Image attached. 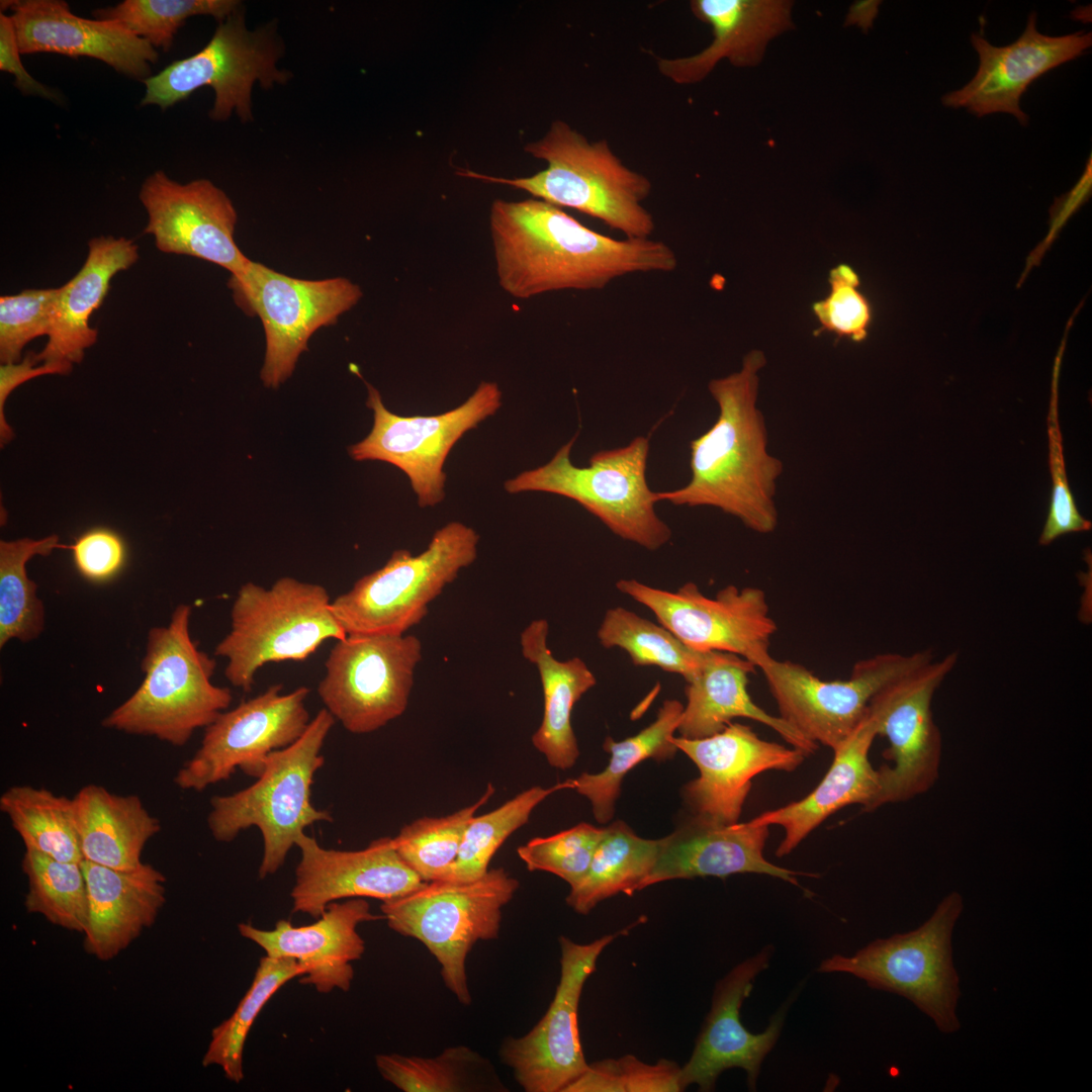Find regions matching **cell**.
Listing matches in <instances>:
<instances>
[{"label":"cell","mask_w":1092,"mask_h":1092,"mask_svg":"<svg viewBox=\"0 0 1092 1092\" xmlns=\"http://www.w3.org/2000/svg\"><path fill=\"white\" fill-rule=\"evenodd\" d=\"M680 1069L675 1062L660 1059L647 1064L633 1055L588 1064L586 1071L564 1092H678L682 1091Z\"/></svg>","instance_id":"bcb514c9"},{"label":"cell","mask_w":1092,"mask_h":1092,"mask_svg":"<svg viewBox=\"0 0 1092 1092\" xmlns=\"http://www.w3.org/2000/svg\"><path fill=\"white\" fill-rule=\"evenodd\" d=\"M191 614L190 605L180 604L167 626L149 630L144 679L102 720L103 727L180 747L229 709L233 694L212 682L216 661L191 637Z\"/></svg>","instance_id":"277c9868"},{"label":"cell","mask_w":1092,"mask_h":1092,"mask_svg":"<svg viewBox=\"0 0 1092 1092\" xmlns=\"http://www.w3.org/2000/svg\"><path fill=\"white\" fill-rule=\"evenodd\" d=\"M548 632L547 620H533L522 631L520 643L523 656L537 667L544 697L543 718L532 743L551 766L564 770L579 755L572 710L597 678L579 657L556 659L547 644Z\"/></svg>","instance_id":"d6a6232c"},{"label":"cell","mask_w":1092,"mask_h":1092,"mask_svg":"<svg viewBox=\"0 0 1092 1092\" xmlns=\"http://www.w3.org/2000/svg\"><path fill=\"white\" fill-rule=\"evenodd\" d=\"M622 594L648 608L659 624L690 648L726 652L760 668L772 656L770 640L778 630L763 589L733 584L707 597L692 581L673 592L636 579H620Z\"/></svg>","instance_id":"2e32d148"},{"label":"cell","mask_w":1092,"mask_h":1092,"mask_svg":"<svg viewBox=\"0 0 1092 1092\" xmlns=\"http://www.w3.org/2000/svg\"><path fill=\"white\" fill-rule=\"evenodd\" d=\"M479 535L451 522L437 530L419 555L394 550L377 570L332 601L346 635H403L428 615L429 605L477 556Z\"/></svg>","instance_id":"30bf717a"},{"label":"cell","mask_w":1092,"mask_h":1092,"mask_svg":"<svg viewBox=\"0 0 1092 1092\" xmlns=\"http://www.w3.org/2000/svg\"><path fill=\"white\" fill-rule=\"evenodd\" d=\"M0 811L9 819L25 849L61 861L83 860L72 798L44 788L12 786L0 796Z\"/></svg>","instance_id":"74e56055"},{"label":"cell","mask_w":1092,"mask_h":1092,"mask_svg":"<svg viewBox=\"0 0 1092 1092\" xmlns=\"http://www.w3.org/2000/svg\"><path fill=\"white\" fill-rule=\"evenodd\" d=\"M236 0H124L93 12L97 19L113 20L148 41L168 52L178 29L195 15H210L223 21L239 10Z\"/></svg>","instance_id":"f6af8a7d"},{"label":"cell","mask_w":1092,"mask_h":1092,"mask_svg":"<svg viewBox=\"0 0 1092 1092\" xmlns=\"http://www.w3.org/2000/svg\"><path fill=\"white\" fill-rule=\"evenodd\" d=\"M331 604L323 585L290 576L270 587L244 583L232 605L231 629L214 649L226 659L228 680L250 692L263 665L305 660L327 640L344 638Z\"/></svg>","instance_id":"8992f818"},{"label":"cell","mask_w":1092,"mask_h":1092,"mask_svg":"<svg viewBox=\"0 0 1092 1092\" xmlns=\"http://www.w3.org/2000/svg\"><path fill=\"white\" fill-rule=\"evenodd\" d=\"M89 920L84 949L109 961L150 928L166 903V878L150 863L129 871L83 859Z\"/></svg>","instance_id":"f546056e"},{"label":"cell","mask_w":1092,"mask_h":1092,"mask_svg":"<svg viewBox=\"0 0 1092 1092\" xmlns=\"http://www.w3.org/2000/svg\"><path fill=\"white\" fill-rule=\"evenodd\" d=\"M83 859L129 871L140 867L146 844L161 830L136 795H117L95 784L72 798Z\"/></svg>","instance_id":"836d02e7"},{"label":"cell","mask_w":1092,"mask_h":1092,"mask_svg":"<svg viewBox=\"0 0 1092 1092\" xmlns=\"http://www.w3.org/2000/svg\"><path fill=\"white\" fill-rule=\"evenodd\" d=\"M1 7L12 12L21 55L89 57L142 81L159 59L155 48L119 22L77 16L63 0L1 1Z\"/></svg>","instance_id":"d4e9b609"},{"label":"cell","mask_w":1092,"mask_h":1092,"mask_svg":"<svg viewBox=\"0 0 1092 1092\" xmlns=\"http://www.w3.org/2000/svg\"><path fill=\"white\" fill-rule=\"evenodd\" d=\"M384 919L371 912L364 898L333 902L308 925L295 926L281 919L271 930L240 923V934L258 944L265 956L295 960L303 973L299 982L320 993L349 991L354 979L352 963L362 958L365 941L359 924Z\"/></svg>","instance_id":"484cf974"},{"label":"cell","mask_w":1092,"mask_h":1092,"mask_svg":"<svg viewBox=\"0 0 1092 1092\" xmlns=\"http://www.w3.org/2000/svg\"><path fill=\"white\" fill-rule=\"evenodd\" d=\"M877 736V725L868 710L851 734L833 749L830 768L810 794L750 820L752 824L784 829L777 856L792 852L825 819L845 806L859 804L863 811H873L880 775L869 753Z\"/></svg>","instance_id":"f1b7e54d"},{"label":"cell","mask_w":1092,"mask_h":1092,"mask_svg":"<svg viewBox=\"0 0 1092 1092\" xmlns=\"http://www.w3.org/2000/svg\"><path fill=\"white\" fill-rule=\"evenodd\" d=\"M963 909L962 895L951 892L917 928L878 938L850 957L833 954L820 963L818 972L851 975L873 989L902 996L940 1032L954 1033L961 1028V989L951 939Z\"/></svg>","instance_id":"ba28073f"},{"label":"cell","mask_w":1092,"mask_h":1092,"mask_svg":"<svg viewBox=\"0 0 1092 1092\" xmlns=\"http://www.w3.org/2000/svg\"><path fill=\"white\" fill-rule=\"evenodd\" d=\"M81 862L61 861L25 849L21 869L27 880L24 900L27 912L39 914L57 926L84 933L89 903Z\"/></svg>","instance_id":"b9f144b4"},{"label":"cell","mask_w":1092,"mask_h":1092,"mask_svg":"<svg viewBox=\"0 0 1092 1092\" xmlns=\"http://www.w3.org/2000/svg\"><path fill=\"white\" fill-rule=\"evenodd\" d=\"M959 655L923 664L880 690L868 710L878 735L889 741L884 757L893 765L880 767V791L873 811L882 805L910 800L927 792L938 779L942 737L931 702L936 690L953 669Z\"/></svg>","instance_id":"e0dca14e"},{"label":"cell","mask_w":1092,"mask_h":1092,"mask_svg":"<svg viewBox=\"0 0 1092 1092\" xmlns=\"http://www.w3.org/2000/svg\"><path fill=\"white\" fill-rule=\"evenodd\" d=\"M59 295L58 288L25 289L0 297V361H20L31 340L49 336Z\"/></svg>","instance_id":"c3c4849f"},{"label":"cell","mask_w":1092,"mask_h":1092,"mask_svg":"<svg viewBox=\"0 0 1092 1092\" xmlns=\"http://www.w3.org/2000/svg\"><path fill=\"white\" fill-rule=\"evenodd\" d=\"M576 436L546 464L507 480L505 489L570 498L624 540L652 551L665 545L671 530L656 514L660 500L646 479L649 439L638 436L626 446L598 451L587 466L578 467L570 460Z\"/></svg>","instance_id":"52a82bcc"},{"label":"cell","mask_w":1092,"mask_h":1092,"mask_svg":"<svg viewBox=\"0 0 1092 1092\" xmlns=\"http://www.w3.org/2000/svg\"><path fill=\"white\" fill-rule=\"evenodd\" d=\"M657 852L658 839L639 837L623 821L612 823L605 827L586 874L570 888L566 903L575 912L587 914L619 893L632 896L640 891Z\"/></svg>","instance_id":"d590c367"},{"label":"cell","mask_w":1092,"mask_h":1092,"mask_svg":"<svg viewBox=\"0 0 1092 1092\" xmlns=\"http://www.w3.org/2000/svg\"><path fill=\"white\" fill-rule=\"evenodd\" d=\"M755 669L740 656L714 652L699 674L687 681V705L677 728L679 735L689 739L708 737L722 731L735 718H747L771 728L806 755L813 754L818 744L752 701L747 686L748 675Z\"/></svg>","instance_id":"1f68e13d"},{"label":"cell","mask_w":1092,"mask_h":1092,"mask_svg":"<svg viewBox=\"0 0 1092 1092\" xmlns=\"http://www.w3.org/2000/svg\"><path fill=\"white\" fill-rule=\"evenodd\" d=\"M282 685L221 712L204 728L200 747L174 777L182 790L202 792L229 780L237 769L258 778L268 756L295 742L310 717L305 706L307 687L283 694Z\"/></svg>","instance_id":"ac0fdd59"},{"label":"cell","mask_w":1092,"mask_h":1092,"mask_svg":"<svg viewBox=\"0 0 1092 1092\" xmlns=\"http://www.w3.org/2000/svg\"><path fill=\"white\" fill-rule=\"evenodd\" d=\"M765 363L764 354L752 350L739 371L709 382L719 408L717 420L691 441L690 481L674 490L657 491L660 502L713 507L758 534L777 529L776 494L784 466L767 450L765 420L757 407L758 372Z\"/></svg>","instance_id":"7a4b0ae2"},{"label":"cell","mask_w":1092,"mask_h":1092,"mask_svg":"<svg viewBox=\"0 0 1092 1092\" xmlns=\"http://www.w3.org/2000/svg\"><path fill=\"white\" fill-rule=\"evenodd\" d=\"M624 931L589 943L559 937L560 980L547 1012L527 1034L505 1038L498 1050L500 1061L526 1092H564L586 1071L577 1025L580 995L601 952Z\"/></svg>","instance_id":"d6986e66"},{"label":"cell","mask_w":1092,"mask_h":1092,"mask_svg":"<svg viewBox=\"0 0 1092 1092\" xmlns=\"http://www.w3.org/2000/svg\"><path fill=\"white\" fill-rule=\"evenodd\" d=\"M488 223L498 284L518 299L600 290L620 277L669 273L677 266L673 249L662 241L600 234L534 197L493 200Z\"/></svg>","instance_id":"6da1fadb"},{"label":"cell","mask_w":1092,"mask_h":1092,"mask_svg":"<svg viewBox=\"0 0 1092 1092\" xmlns=\"http://www.w3.org/2000/svg\"><path fill=\"white\" fill-rule=\"evenodd\" d=\"M57 534L41 539L21 538L0 541V647L10 640L30 642L44 630L46 610L37 596V583L28 577L26 564L36 556H48L60 544Z\"/></svg>","instance_id":"f35d334b"},{"label":"cell","mask_w":1092,"mask_h":1092,"mask_svg":"<svg viewBox=\"0 0 1092 1092\" xmlns=\"http://www.w3.org/2000/svg\"><path fill=\"white\" fill-rule=\"evenodd\" d=\"M971 43L979 56L978 71L967 85L943 95L942 104L966 108L977 117L1009 113L1026 125L1028 115L1019 102L1027 87L1046 72L1082 56L1091 47L1092 36L1083 31L1042 34L1036 28V13L1031 12L1014 42L996 47L973 33Z\"/></svg>","instance_id":"cb8c5ba5"},{"label":"cell","mask_w":1092,"mask_h":1092,"mask_svg":"<svg viewBox=\"0 0 1092 1092\" xmlns=\"http://www.w3.org/2000/svg\"><path fill=\"white\" fill-rule=\"evenodd\" d=\"M295 846L300 860L290 892L292 912L318 918L328 905L352 898L396 899L425 883L400 857L393 837H380L360 850L328 849L304 832Z\"/></svg>","instance_id":"603a6c76"},{"label":"cell","mask_w":1092,"mask_h":1092,"mask_svg":"<svg viewBox=\"0 0 1092 1092\" xmlns=\"http://www.w3.org/2000/svg\"><path fill=\"white\" fill-rule=\"evenodd\" d=\"M415 635H346L325 661L317 694L325 709L354 734L380 729L408 704L415 669L422 659Z\"/></svg>","instance_id":"4fadbf2b"},{"label":"cell","mask_w":1092,"mask_h":1092,"mask_svg":"<svg viewBox=\"0 0 1092 1092\" xmlns=\"http://www.w3.org/2000/svg\"><path fill=\"white\" fill-rule=\"evenodd\" d=\"M605 648L624 650L637 666H656L681 675L686 681L699 674L714 652L694 650L671 631L622 607L609 609L598 629Z\"/></svg>","instance_id":"ab89813d"},{"label":"cell","mask_w":1092,"mask_h":1092,"mask_svg":"<svg viewBox=\"0 0 1092 1092\" xmlns=\"http://www.w3.org/2000/svg\"><path fill=\"white\" fill-rule=\"evenodd\" d=\"M605 828L579 823L547 837H536L517 849L530 872L551 873L570 888L586 874Z\"/></svg>","instance_id":"7dc6e473"},{"label":"cell","mask_w":1092,"mask_h":1092,"mask_svg":"<svg viewBox=\"0 0 1092 1092\" xmlns=\"http://www.w3.org/2000/svg\"><path fill=\"white\" fill-rule=\"evenodd\" d=\"M36 363V353L29 352L21 362L1 364L0 366V443L2 447L8 444L14 436L4 415V405L12 390L34 377L47 374H68L72 370V366L69 365L41 364L35 366Z\"/></svg>","instance_id":"f5cc1de1"},{"label":"cell","mask_w":1092,"mask_h":1092,"mask_svg":"<svg viewBox=\"0 0 1092 1092\" xmlns=\"http://www.w3.org/2000/svg\"><path fill=\"white\" fill-rule=\"evenodd\" d=\"M786 0H693L692 13L711 27L713 39L688 57L658 59L659 73L678 85L704 80L721 60L752 67L763 57L770 39L793 27Z\"/></svg>","instance_id":"83f0119b"},{"label":"cell","mask_w":1092,"mask_h":1092,"mask_svg":"<svg viewBox=\"0 0 1092 1092\" xmlns=\"http://www.w3.org/2000/svg\"><path fill=\"white\" fill-rule=\"evenodd\" d=\"M671 741L700 772L682 791L694 816L725 825L738 822L755 776L767 770L794 771L807 756L793 746L761 739L741 723L731 722L708 737L673 736Z\"/></svg>","instance_id":"44dd1931"},{"label":"cell","mask_w":1092,"mask_h":1092,"mask_svg":"<svg viewBox=\"0 0 1092 1092\" xmlns=\"http://www.w3.org/2000/svg\"><path fill=\"white\" fill-rule=\"evenodd\" d=\"M229 286L236 303L261 320L266 339L261 379L272 388L291 376L310 337L336 324L363 296L348 278L299 279L252 260Z\"/></svg>","instance_id":"8fae6325"},{"label":"cell","mask_w":1092,"mask_h":1092,"mask_svg":"<svg viewBox=\"0 0 1092 1092\" xmlns=\"http://www.w3.org/2000/svg\"><path fill=\"white\" fill-rule=\"evenodd\" d=\"M520 884L504 868L488 870L469 882L436 880L380 909L390 929L420 940L441 966L444 985L463 1005L472 998L466 959L480 940L499 935L503 908Z\"/></svg>","instance_id":"9c48e42d"},{"label":"cell","mask_w":1092,"mask_h":1092,"mask_svg":"<svg viewBox=\"0 0 1092 1092\" xmlns=\"http://www.w3.org/2000/svg\"><path fill=\"white\" fill-rule=\"evenodd\" d=\"M367 406L373 412L370 433L348 448L355 461H383L406 474L421 508L445 497L444 464L462 436L494 415L503 393L495 382L482 381L459 406L435 416L401 417L387 410L379 391L367 384Z\"/></svg>","instance_id":"9a60e30c"},{"label":"cell","mask_w":1092,"mask_h":1092,"mask_svg":"<svg viewBox=\"0 0 1092 1092\" xmlns=\"http://www.w3.org/2000/svg\"><path fill=\"white\" fill-rule=\"evenodd\" d=\"M682 711L684 705L677 700L664 701L656 719L636 735L622 741L605 739L603 747L611 757L604 770L582 772L574 779V790L589 800L599 823L613 818L621 783L631 769L648 758L662 761L674 756L678 749L671 738L677 731Z\"/></svg>","instance_id":"e575fe53"},{"label":"cell","mask_w":1092,"mask_h":1092,"mask_svg":"<svg viewBox=\"0 0 1092 1092\" xmlns=\"http://www.w3.org/2000/svg\"><path fill=\"white\" fill-rule=\"evenodd\" d=\"M335 718L324 708L310 720L304 733L291 745L272 752L262 774L251 786L210 800L207 825L219 842L234 840L240 832L257 827L263 838L259 877L275 874L304 829L331 822L327 810L311 803L315 772L324 765L321 751Z\"/></svg>","instance_id":"5b68a950"},{"label":"cell","mask_w":1092,"mask_h":1092,"mask_svg":"<svg viewBox=\"0 0 1092 1092\" xmlns=\"http://www.w3.org/2000/svg\"><path fill=\"white\" fill-rule=\"evenodd\" d=\"M303 971L293 959L265 956L260 960L248 991L232 1015L212 1029L202 1059L204 1067H219L234 1083L244 1079V1048L257 1016L273 995Z\"/></svg>","instance_id":"60d3db41"},{"label":"cell","mask_w":1092,"mask_h":1092,"mask_svg":"<svg viewBox=\"0 0 1092 1092\" xmlns=\"http://www.w3.org/2000/svg\"><path fill=\"white\" fill-rule=\"evenodd\" d=\"M139 197L148 214L144 233L153 236L159 251L210 262L231 277L246 271L251 260L234 239L237 210L211 181L182 184L156 171L142 184Z\"/></svg>","instance_id":"ffe728a7"},{"label":"cell","mask_w":1092,"mask_h":1092,"mask_svg":"<svg viewBox=\"0 0 1092 1092\" xmlns=\"http://www.w3.org/2000/svg\"><path fill=\"white\" fill-rule=\"evenodd\" d=\"M67 548L72 551L78 573L91 582L111 580L121 572L127 561L124 539L106 527H94L81 533Z\"/></svg>","instance_id":"816d5d0a"},{"label":"cell","mask_w":1092,"mask_h":1092,"mask_svg":"<svg viewBox=\"0 0 1092 1092\" xmlns=\"http://www.w3.org/2000/svg\"><path fill=\"white\" fill-rule=\"evenodd\" d=\"M932 659L928 649L877 654L857 661L848 678L835 680L822 679L800 663L774 657L759 669L780 717L810 741L833 750L856 728L880 690Z\"/></svg>","instance_id":"5bb4252c"},{"label":"cell","mask_w":1092,"mask_h":1092,"mask_svg":"<svg viewBox=\"0 0 1092 1092\" xmlns=\"http://www.w3.org/2000/svg\"><path fill=\"white\" fill-rule=\"evenodd\" d=\"M138 259L132 240L101 236L89 241L83 266L59 287L49 340L36 353L37 363L73 366L83 360L85 350L97 341V330L89 326L91 314L101 306L114 275Z\"/></svg>","instance_id":"4dcf8cb0"},{"label":"cell","mask_w":1092,"mask_h":1092,"mask_svg":"<svg viewBox=\"0 0 1092 1092\" xmlns=\"http://www.w3.org/2000/svg\"><path fill=\"white\" fill-rule=\"evenodd\" d=\"M382 1078L403 1092H505L494 1066L466 1045L449 1046L435 1057L380 1054Z\"/></svg>","instance_id":"8d00e7d4"},{"label":"cell","mask_w":1092,"mask_h":1092,"mask_svg":"<svg viewBox=\"0 0 1092 1092\" xmlns=\"http://www.w3.org/2000/svg\"><path fill=\"white\" fill-rule=\"evenodd\" d=\"M772 946L735 966L715 986L712 1005L690 1060L680 1069L682 1089L696 1084L700 1091L714 1090L720 1074L732 1068L746 1072L747 1085L755 1090L760 1067L777 1043L789 1007L785 1003L760 1033L750 1032L740 1020V1009L754 979L768 967Z\"/></svg>","instance_id":"7402d4cb"},{"label":"cell","mask_w":1092,"mask_h":1092,"mask_svg":"<svg viewBox=\"0 0 1092 1092\" xmlns=\"http://www.w3.org/2000/svg\"><path fill=\"white\" fill-rule=\"evenodd\" d=\"M20 51L15 28L10 16L0 13V70L14 77V85L26 95L39 96L56 100L57 94L46 85L35 80L24 68L20 60Z\"/></svg>","instance_id":"db71d44e"},{"label":"cell","mask_w":1092,"mask_h":1092,"mask_svg":"<svg viewBox=\"0 0 1092 1092\" xmlns=\"http://www.w3.org/2000/svg\"><path fill=\"white\" fill-rule=\"evenodd\" d=\"M281 55L271 28L250 31L238 10L221 21L211 39L196 54L177 60L144 80L141 105L166 109L209 86L214 102L209 116L225 120L236 111L244 121L252 118L251 92L256 81L265 88L289 79L276 66Z\"/></svg>","instance_id":"7c38bea8"},{"label":"cell","mask_w":1092,"mask_h":1092,"mask_svg":"<svg viewBox=\"0 0 1092 1092\" xmlns=\"http://www.w3.org/2000/svg\"><path fill=\"white\" fill-rule=\"evenodd\" d=\"M563 789L574 790V779L549 788L531 787L496 809L474 815L465 829L458 855L442 880L469 882L481 878L507 838L528 822L542 801Z\"/></svg>","instance_id":"7bdbcfd3"},{"label":"cell","mask_w":1092,"mask_h":1092,"mask_svg":"<svg viewBox=\"0 0 1092 1092\" xmlns=\"http://www.w3.org/2000/svg\"><path fill=\"white\" fill-rule=\"evenodd\" d=\"M768 826L750 821L719 824L694 816L671 834L658 839L655 863L640 890L675 879L725 878L760 874L799 886L794 872L769 862L763 855Z\"/></svg>","instance_id":"4316f807"},{"label":"cell","mask_w":1092,"mask_h":1092,"mask_svg":"<svg viewBox=\"0 0 1092 1092\" xmlns=\"http://www.w3.org/2000/svg\"><path fill=\"white\" fill-rule=\"evenodd\" d=\"M1061 357L1056 359L1052 396L1046 418L1049 437V464L1053 482L1049 514L1039 537L1040 545H1049L1059 537L1076 532L1089 531L1092 523L1078 511L1069 487L1066 473L1063 438L1058 411V376Z\"/></svg>","instance_id":"681fc988"},{"label":"cell","mask_w":1092,"mask_h":1092,"mask_svg":"<svg viewBox=\"0 0 1092 1092\" xmlns=\"http://www.w3.org/2000/svg\"><path fill=\"white\" fill-rule=\"evenodd\" d=\"M828 282L827 296L812 305L820 324L817 334L828 332L837 338L862 341L868 335L872 309L859 289L858 275L849 265L839 264L830 270Z\"/></svg>","instance_id":"f907efd6"},{"label":"cell","mask_w":1092,"mask_h":1092,"mask_svg":"<svg viewBox=\"0 0 1092 1092\" xmlns=\"http://www.w3.org/2000/svg\"><path fill=\"white\" fill-rule=\"evenodd\" d=\"M525 153L546 163L526 177L504 178L460 171L459 175L520 189L558 207L597 218L625 238L649 239L655 221L645 208L652 183L627 167L606 140L590 142L566 121H553L545 134L529 142Z\"/></svg>","instance_id":"3957f363"},{"label":"cell","mask_w":1092,"mask_h":1092,"mask_svg":"<svg viewBox=\"0 0 1092 1092\" xmlns=\"http://www.w3.org/2000/svg\"><path fill=\"white\" fill-rule=\"evenodd\" d=\"M488 785L473 804L443 817H423L404 825L393 837L403 861L424 881L442 880L455 861L465 829L476 811L493 795Z\"/></svg>","instance_id":"ee69618b"}]
</instances>
